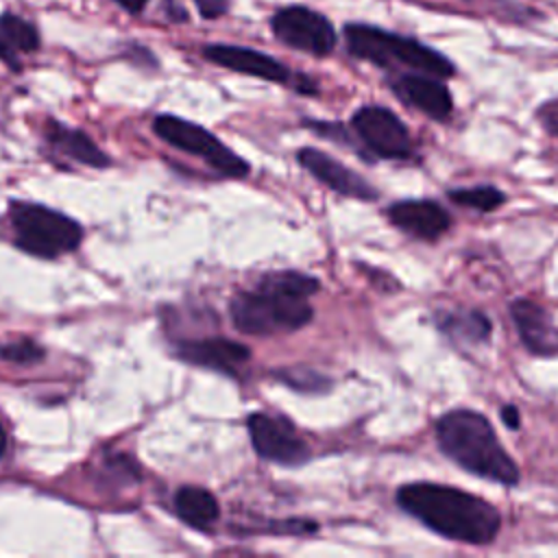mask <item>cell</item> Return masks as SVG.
<instances>
[{"label":"cell","mask_w":558,"mask_h":558,"mask_svg":"<svg viewBox=\"0 0 558 558\" xmlns=\"http://www.w3.org/2000/svg\"><path fill=\"white\" fill-rule=\"evenodd\" d=\"M46 142L63 157L74 159L89 168H107L111 166V159L105 150H100L92 137L74 126H68L57 120H48L46 124Z\"/></svg>","instance_id":"e0dca14e"},{"label":"cell","mask_w":558,"mask_h":558,"mask_svg":"<svg viewBox=\"0 0 558 558\" xmlns=\"http://www.w3.org/2000/svg\"><path fill=\"white\" fill-rule=\"evenodd\" d=\"M508 312L527 353L538 357L558 355V327H554L551 316L543 305L532 299L517 296L510 301Z\"/></svg>","instance_id":"9a60e30c"},{"label":"cell","mask_w":558,"mask_h":558,"mask_svg":"<svg viewBox=\"0 0 558 558\" xmlns=\"http://www.w3.org/2000/svg\"><path fill=\"white\" fill-rule=\"evenodd\" d=\"M447 198L460 207L475 209L482 214L495 211L506 203V194L495 185H471V187H451L447 190Z\"/></svg>","instance_id":"ffe728a7"},{"label":"cell","mask_w":558,"mask_h":558,"mask_svg":"<svg viewBox=\"0 0 558 558\" xmlns=\"http://www.w3.org/2000/svg\"><path fill=\"white\" fill-rule=\"evenodd\" d=\"M386 218L399 231L423 242H438L451 229V214L432 198L395 201L386 207Z\"/></svg>","instance_id":"4fadbf2b"},{"label":"cell","mask_w":558,"mask_h":558,"mask_svg":"<svg viewBox=\"0 0 558 558\" xmlns=\"http://www.w3.org/2000/svg\"><path fill=\"white\" fill-rule=\"evenodd\" d=\"M118 7H122L126 13H133V15H137V13H142V9L146 7V2L148 0H113Z\"/></svg>","instance_id":"4316f807"},{"label":"cell","mask_w":558,"mask_h":558,"mask_svg":"<svg viewBox=\"0 0 558 558\" xmlns=\"http://www.w3.org/2000/svg\"><path fill=\"white\" fill-rule=\"evenodd\" d=\"M153 131L170 146L201 157L214 172L229 177V179H244L251 170V166L235 155L227 144H222L214 133H209L205 126L172 116L161 113L153 120Z\"/></svg>","instance_id":"8992f818"},{"label":"cell","mask_w":558,"mask_h":558,"mask_svg":"<svg viewBox=\"0 0 558 558\" xmlns=\"http://www.w3.org/2000/svg\"><path fill=\"white\" fill-rule=\"evenodd\" d=\"M9 220L15 246L35 257H61L76 251L83 240V227L74 218L39 203L13 201Z\"/></svg>","instance_id":"5b68a950"},{"label":"cell","mask_w":558,"mask_h":558,"mask_svg":"<svg viewBox=\"0 0 558 558\" xmlns=\"http://www.w3.org/2000/svg\"><path fill=\"white\" fill-rule=\"evenodd\" d=\"M174 512L190 527L207 530L218 521L220 506L209 490L198 486H181L174 493Z\"/></svg>","instance_id":"d6986e66"},{"label":"cell","mask_w":558,"mask_h":558,"mask_svg":"<svg viewBox=\"0 0 558 558\" xmlns=\"http://www.w3.org/2000/svg\"><path fill=\"white\" fill-rule=\"evenodd\" d=\"M174 355L192 366L211 368L231 377L240 375V371L251 360V351L246 344L222 336L179 340L174 347Z\"/></svg>","instance_id":"7c38bea8"},{"label":"cell","mask_w":558,"mask_h":558,"mask_svg":"<svg viewBox=\"0 0 558 558\" xmlns=\"http://www.w3.org/2000/svg\"><path fill=\"white\" fill-rule=\"evenodd\" d=\"M351 129L366 148V153L390 159L403 161L414 155V142L405 122L381 105H364L351 116Z\"/></svg>","instance_id":"ba28073f"},{"label":"cell","mask_w":558,"mask_h":558,"mask_svg":"<svg viewBox=\"0 0 558 558\" xmlns=\"http://www.w3.org/2000/svg\"><path fill=\"white\" fill-rule=\"evenodd\" d=\"M434 325L442 336L462 344H486L493 336V320L482 310H449L436 312Z\"/></svg>","instance_id":"ac0fdd59"},{"label":"cell","mask_w":558,"mask_h":558,"mask_svg":"<svg viewBox=\"0 0 558 558\" xmlns=\"http://www.w3.org/2000/svg\"><path fill=\"white\" fill-rule=\"evenodd\" d=\"M246 429L255 453L268 462L283 466H301L310 460L307 442L296 434L294 425L268 412H253L246 418Z\"/></svg>","instance_id":"9c48e42d"},{"label":"cell","mask_w":558,"mask_h":558,"mask_svg":"<svg viewBox=\"0 0 558 558\" xmlns=\"http://www.w3.org/2000/svg\"><path fill=\"white\" fill-rule=\"evenodd\" d=\"M7 447H9V438H7V429H4V425L0 421V458L7 453Z\"/></svg>","instance_id":"83f0119b"},{"label":"cell","mask_w":558,"mask_h":558,"mask_svg":"<svg viewBox=\"0 0 558 558\" xmlns=\"http://www.w3.org/2000/svg\"><path fill=\"white\" fill-rule=\"evenodd\" d=\"M270 33L283 46L312 57H327L338 44V35L329 17L305 4L277 9L270 17Z\"/></svg>","instance_id":"52a82bcc"},{"label":"cell","mask_w":558,"mask_h":558,"mask_svg":"<svg viewBox=\"0 0 558 558\" xmlns=\"http://www.w3.org/2000/svg\"><path fill=\"white\" fill-rule=\"evenodd\" d=\"M344 44L351 57L388 72H425L438 78L456 74V65L436 48L373 24L351 22L344 26Z\"/></svg>","instance_id":"277c9868"},{"label":"cell","mask_w":558,"mask_h":558,"mask_svg":"<svg viewBox=\"0 0 558 558\" xmlns=\"http://www.w3.org/2000/svg\"><path fill=\"white\" fill-rule=\"evenodd\" d=\"M536 120H538V124L543 126L545 133L558 137V98L543 102L536 109Z\"/></svg>","instance_id":"603a6c76"},{"label":"cell","mask_w":558,"mask_h":558,"mask_svg":"<svg viewBox=\"0 0 558 558\" xmlns=\"http://www.w3.org/2000/svg\"><path fill=\"white\" fill-rule=\"evenodd\" d=\"M288 386L301 390V392H323V390H329L331 386V379L316 373L314 368H303V366H296V368H283L277 373Z\"/></svg>","instance_id":"7402d4cb"},{"label":"cell","mask_w":558,"mask_h":558,"mask_svg":"<svg viewBox=\"0 0 558 558\" xmlns=\"http://www.w3.org/2000/svg\"><path fill=\"white\" fill-rule=\"evenodd\" d=\"M320 290V281L299 270H277L264 275L253 290L240 292L229 303L231 323L248 336H270L296 331L312 323L310 296Z\"/></svg>","instance_id":"7a4b0ae2"},{"label":"cell","mask_w":558,"mask_h":558,"mask_svg":"<svg viewBox=\"0 0 558 558\" xmlns=\"http://www.w3.org/2000/svg\"><path fill=\"white\" fill-rule=\"evenodd\" d=\"M41 46L39 31L26 17L4 11L0 13V61L13 70H22V59L37 52Z\"/></svg>","instance_id":"2e32d148"},{"label":"cell","mask_w":558,"mask_h":558,"mask_svg":"<svg viewBox=\"0 0 558 558\" xmlns=\"http://www.w3.org/2000/svg\"><path fill=\"white\" fill-rule=\"evenodd\" d=\"M399 510L429 532L462 545H490L501 530V512L484 497L442 482H408L395 493Z\"/></svg>","instance_id":"6da1fadb"},{"label":"cell","mask_w":558,"mask_h":558,"mask_svg":"<svg viewBox=\"0 0 558 558\" xmlns=\"http://www.w3.org/2000/svg\"><path fill=\"white\" fill-rule=\"evenodd\" d=\"M163 13H166V17H168L170 22H174V24H181V22H187V20H190L185 7H183L181 2H177V0H163Z\"/></svg>","instance_id":"484cf974"},{"label":"cell","mask_w":558,"mask_h":558,"mask_svg":"<svg viewBox=\"0 0 558 558\" xmlns=\"http://www.w3.org/2000/svg\"><path fill=\"white\" fill-rule=\"evenodd\" d=\"M0 357L7 362H13V364L31 366V364L41 362L46 357V351L33 338L17 336V338L0 342Z\"/></svg>","instance_id":"44dd1931"},{"label":"cell","mask_w":558,"mask_h":558,"mask_svg":"<svg viewBox=\"0 0 558 558\" xmlns=\"http://www.w3.org/2000/svg\"><path fill=\"white\" fill-rule=\"evenodd\" d=\"M296 159L316 181H320L323 185L342 196L357 201H375L379 196L377 187L371 181H366L362 174H357L355 170H351L349 166L318 148L305 146L296 153Z\"/></svg>","instance_id":"5bb4252c"},{"label":"cell","mask_w":558,"mask_h":558,"mask_svg":"<svg viewBox=\"0 0 558 558\" xmlns=\"http://www.w3.org/2000/svg\"><path fill=\"white\" fill-rule=\"evenodd\" d=\"M201 54L214 65L227 68L238 74L255 76L262 81H270V83H281V85L292 87V83L296 78V72H292L279 59H275L262 50H255V48L231 46V44H207V46H203Z\"/></svg>","instance_id":"8fae6325"},{"label":"cell","mask_w":558,"mask_h":558,"mask_svg":"<svg viewBox=\"0 0 558 558\" xmlns=\"http://www.w3.org/2000/svg\"><path fill=\"white\" fill-rule=\"evenodd\" d=\"M499 418L508 429H519L521 427V414L514 403H504L499 408Z\"/></svg>","instance_id":"d4e9b609"},{"label":"cell","mask_w":558,"mask_h":558,"mask_svg":"<svg viewBox=\"0 0 558 558\" xmlns=\"http://www.w3.org/2000/svg\"><path fill=\"white\" fill-rule=\"evenodd\" d=\"M436 445L445 458L462 471L512 488L521 482V471L501 445L486 414L473 408H453L434 423Z\"/></svg>","instance_id":"3957f363"},{"label":"cell","mask_w":558,"mask_h":558,"mask_svg":"<svg viewBox=\"0 0 558 558\" xmlns=\"http://www.w3.org/2000/svg\"><path fill=\"white\" fill-rule=\"evenodd\" d=\"M390 92L423 116L445 122L453 111V98L442 78L425 72H390Z\"/></svg>","instance_id":"30bf717a"},{"label":"cell","mask_w":558,"mask_h":558,"mask_svg":"<svg viewBox=\"0 0 558 558\" xmlns=\"http://www.w3.org/2000/svg\"><path fill=\"white\" fill-rule=\"evenodd\" d=\"M196 11L201 13V17L205 20H216L222 17L229 9V0H194Z\"/></svg>","instance_id":"cb8c5ba5"}]
</instances>
